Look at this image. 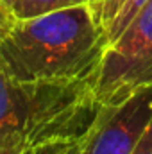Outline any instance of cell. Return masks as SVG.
<instances>
[{"label": "cell", "mask_w": 152, "mask_h": 154, "mask_svg": "<svg viewBox=\"0 0 152 154\" xmlns=\"http://www.w3.org/2000/svg\"><path fill=\"white\" fill-rule=\"evenodd\" d=\"M109 39L91 5L16 18L0 41V66L23 82H72L95 77Z\"/></svg>", "instance_id": "obj_1"}, {"label": "cell", "mask_w": 152, "mask_h": 154, "mask_svg": "<svg viewBox=\"0 0 152 154\" xmlns=\"http://www.w3.org/2000/svg\"><path fill=\"white\" fill-rule=\"evenodd\" d=\"M100 106L95 97V77L72 82H23L0 66V151L77 140L90 129Z\"/></svg>", "instance_id": "obj_2"}, {"label": "cell", "mask_w": 152, "mask_h": 154, "mask_svg": "<svg viewBox=\"0 0 152 154\" xmlns=\"http://www.w3.org/2000/svg\"><path fill=\"white\" fill-rule=\"evenodd\" d=\"M141 86H152V0L108 45L95 74V97L109 104Z\"/></svg>", "instance_id": "obj_3"}, {"label": "cell", "mask_w": 152, "mask_h": 154, "mask_svg": "<svg viewBox=\"0 0 152 154\" xmlns=\"http://www.w3.org/2000/svg\"><path fill=\"white\" fill-rule=\"evenodd\" d=\"M152 120V86H141L109 104H102L72 154H132Z\"/></svg>", "instance_id": "obj_4"}, {"label": "cell", "mask_w": 152, "mask_h": 154, "mask_svg": "<svg viewBox=\"0 0 152 154\" xmlns=\"http://www.w3.org/2000/svg\"><path fill=\"white\" fill-rule=\"evenodd\" d=\"M75 5H91L99 11L100 0H16L13 4V13L16 18H31V16L45 14L57 9L75 7Z\"/></svg>", "instance_id": "obj_5"}, {"label": "cell", "mask_w": 152, "mask_h": 154, "mask_svg": "<svg viewBox=\"0 0 152 154\" xmlns=\"http://www.w3.org/2000/svg\"><path fill=\"white\" fill-rule=\"evenodd\" d=\"M147 2H149V0H127V4L123 5V9L120 11V14L114 18L113 23L106 29L109 43H113L114 39L118 38L123 31H125V27L132 22V18L140 13V9H141Z\"/></svg>", "instance_id": "obj_6"}, {"label": "cell", "mask_w": 152, "mask_h": 154, "mask_svg": "<svg viewBox=\"0 0 152 154\" xmlns=\"http://www.w3.org/2000/svg\"><path fill=\"white\" fill-rule=\"evenodd\" d=\"M77 140H61V142L41 143V145H36V147L25 149L23 154H72Z\"/></svg>", "instance_id": "obj_7"}, {"label": "cell", "mask_w": 152, "mask_h": 154, "mask_svg": "<svg viewBox=\"0 0 152 154\" xmlns=\"http://www.w3.org/2000/svg\"><path fill=\"white\" fill-rule=\"evenodd\" d=\"M125 4H127V0H100L99 11H100V20L106 29L114 22V18L120 14V11L123 9Z\"/></svg>", "instance_id": "obj_8"}, {"label": "cell", "mask_w": 152, "mask_h": 154, "mask_svg": "<svg viewBox=\"0 0 152 154\" xmlns=\"http://www.w3.org/2000/svg\"><path fill=\"white\" fill-rule=\"evenodd\" d=\"M14 22H16V16H14L13 9L0 0V41L5 38L7 32L13 29Z\"/></svg>", "instance_id": "obj_9"}, {"label": "cell", "mask_w": 152, "mask_h": 154, "mask_svg": "<svg viewBox=\"0 0 152 154\" xmlns=\"http://www.w3.org/2000/svg\"><path fill=\"white\" fill-rule=\"evenodd\" d=\"M132 154H152V120H150V124L147 125L145 133L141 134L140 142L136 143Z\"/></svg>", "instance_id": "obj_10"}, {"label": "cell", "mask_w": 152, "mask_h": 154, "mask_svg": "<svg viewBox=\"0 0 152 154\" xmlns=\"http://www.w3.org/2000/svg\"><path fill=\"white\" fill-rule=\"evenodd\" d=\"M0 154H23V151H0Z\"/></svg>", "instance_id": "obj_11"}, {"label": "cell", "mask_w": 152, "mask_h": 154, "mask_svg": "<svg viewBox=\"0 0 152 154\" xmlns=\"http://www.w3.org/2000/svg\"><path fill=\"white\" fill-rule=\"evenodd\" d=\"M2 2H4V4H5V5H9V7H11V9H13V4H14V2H16V0H2Z\"/></svg>", "instance_id": "obj_12"}]
</instances>
